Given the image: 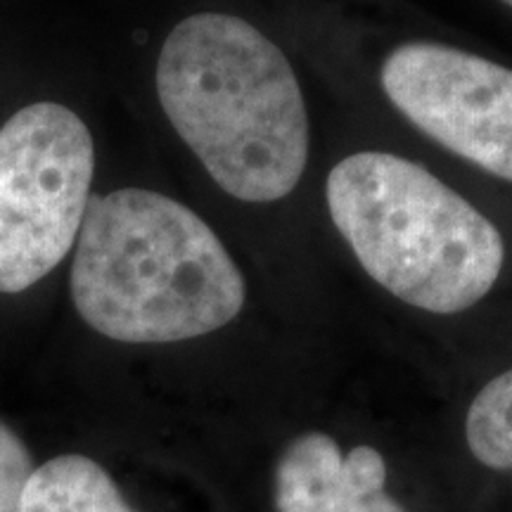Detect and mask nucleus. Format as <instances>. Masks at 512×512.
Masks as SVG:
<instances>
[{
    "label": "nucleus",
    "mask_w": 512,
    "mask_h": 512,
    "mask_svg": "<svg viewBox=\"0 0 512 512\" xmlns=\"http://www.w3.org/2000/svg\"><path fill=\"white\" fill-rule=\"evenodd\" d=\"M157 95L171 126L223 192L275 202L309 162V114L290 60L226 12H197L166 36Z\"/></svg>",
    "instance_id": "f257e3e1"
},
{
    "label": "nucleus",
    "mask_w": 512,
    "mask_h": 512,
    "mask_svg": "<svg viewBox=\"0 0 512 512\" xmlns=\"http://www.w3.org/2000/svg\"><path fill=\"white\" fill-rule=\"evenodd\" d=\"M69 290L95 332L126 344L209 335L233 323L247 299L238 264L207 221L143 188L88 200Z\"/></svg>",
    "instance_id": "f03ea898"
},
{
    "label": "nucleus",
    "mask_w": 512,
    "mask_h": 512,
    "mask_svg": "<svg viewBox=\"0 0 512 512\" xmlns=\"http://www.w3.org/2000/svg\"><path fill=\"white\" fill-rule=\"evenodd\" d=\"M325 200L363 271L415 309L460 313L501 278V230L411 159L349 155L330 171Z\"/></svg>",
    "instance_id": "7ed1b4c3"
},
{
    "label": "nucleus",
    "mask_w": 512,
    "mask_h": 512,
    "mask_svg": "<svg viewBox=\"0 0 512 512\" xmlns=\"http://www.w3.org/2000/svg\"><path fill=\"white\" fill-rule=\"evenodd\" d=\"M93 171V136L69 107L34 102L0 126V292L29 290L72 252Z\"/></svg>",
    "instance_id": "20e7f679"
},
{
    "label": "nucleus",
    "mask_w": 512,
    "mask_h": 512,
    "mask_svg": "<svg viewBox=\"0 0 512 512\" xmlns=\"http://www.w3.org/2000/svg\"><path fill=\"white\" fill-rule=\"evenodd\" d=\"M382 88L411 124L453 155L512 183V69L441 43H406Z\"/></svg>",
    "instance_id": "39448f33"
},
{
    "label": "nucleus",
    "mask_w": 512,
    "mask_h": 512,
    "mask_svg": "<svg viewBox=\"0 0 512 512\" xmlns=\"http://www.w3.org/2000/svg\"><path fill=\"white\" fill-rule=\"evenodd\" d=\"M387 486V463L373 446L351 448L347 458L328 434L294 439L275 472L278 512H406Z\"/></svg>",
    "instance_id": "423d86ee"
},
{
    "label": "nucleus",
    "mask_w": 512,
    "mask_h": 512,
    "mask_svg": "<svg viewBox=\"0 0 512 512\" xmlns=\"http://www.w3.org/2000/svg\"><path fill=\"white\" fill-rule=\"evenodd\" d=\"M19 512H136L119 494L105 467L67 453L31 472Z\"/></svg>",
    "instance_id": "0eeeda50"
},
{
    "label": "nucleus",
    "mask_w": 512,
    "mask_h": 512,
    "mask_svg": "<svg viewBox=\"0 0 512 512\" xmlns=\"http://www.w3.org/2000/svg\"><path fill=\"white\" fill-rule=\"evenodd\" d=\"M472 456L491 470H512V368L475 396L465 420Z\"/></svg>",
    "instance_id": "6e6552de"
},
{
    "label": "nucleus",
    "mask_w": 512,
    "mask_h": 512,
    "mask_svg": "<svg viewBox=\"0 0 512 512\" xmlns=\"http://www.w3.org/2000/svg\"><path fill=\"white\" fill-rule=\"evenodd\" d=\"M34 460L24 441L0 422V512H19Z\"/></svg>",
    "instance_id": "1a4fd4ad"
},
{
    "label": "nucleus",
    "mask_w": 512,
    "mask_h": 512,
    "mask_svg": "<svg viewBox=\"0 0 512 512\" xmlns=\"http://www.w3.org/2000/svg\"><path fill=\"white\" fill-rule=\"evenodd\" d=\"M503 3H508V5H510V8H512V0H503Z\"/></svg>",
    "instance_id": "9d476101"
}]
</instances>
